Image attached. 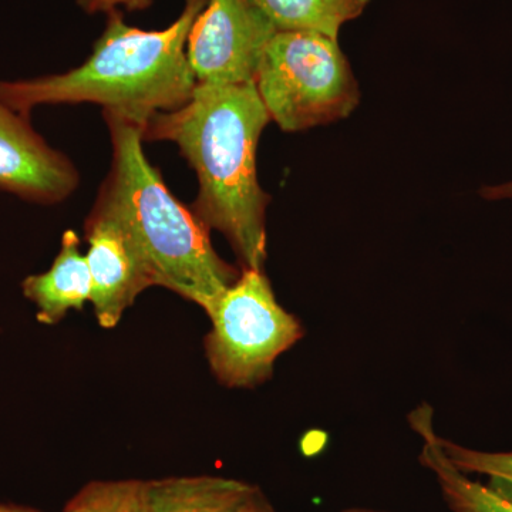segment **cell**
I'll list each match as a JSON object with an SVG mask.
<instances>
[{
	"label": "cell",
	"instance_id": "cell-1",
	"mask_svg": "<svg viewBox=\"0 0 512 512\" xmlns=\"http://www.w3.org/2000/svg\"><path fill=\"white\" fill-rule=\"evenodd\" d=\"M271 117L255 82L197 83L192 99L153 117L143 138L173 141L197 173L200 190L192 212L217 229L241 269L264 271L266 194L256 174V148Z\"/></svg>",
	"mask_w": 512,
	"mask_h": 512
},
{
	"label": "cell",
	"instance_id": "cell-2",
	"mask_svg": "<svg viewBox=\"0 0 512 512\" xmlns=\"http://www.w3.org/2000/svg\"><path fill=\"white\" fill-rule=\"evenodd\" d=\"M207 3L187 0L180 18L164 30L131 28L114 10L86 63L63 74L0 82V99L25 117L43 104L96 103L144 133L156 114L192 99L198 82L185 49Z\"/></svg>",
	"mask_w": 512,
	"mask_h": 512
},
{
	"label": "cell",
	"instance_id": "cell-3",
	"mask_svg": "<svg viewBox=\"0 0 512 512\" xmlns=\"http://www.w3.org/2000/svg\"><path fill=\"white\" fill-rule=\"evenodd\" d=\"M103 116L113 160L94 210L110 215L130 235L156 286L194 302L208 315L241 269L217 254L210 229L165 187L144 154L143 130L110 111Z\"/></svg>",
	"mask_w": 512,
	"mask_h": 512
},
{
	"label": "cell",
	"instance_id": "cell-4",
	"mask_svg": "<svg viewBox=\"0 0 512 512\" xmlns=\"http://www.w3.org/2000/svg\"><path fill=\"white\" fill-rule=\"evenodd\" d=\"M272 121L286 133L348 119L360 103L355 73L339 40L315 32H278L255 77Z\"/></svg>",
	"mask_w": 512,
	"mask_h": 512
},
{
	"label": "cell",
	"instance_id": "cell-5",
	"mask_svg": "<svg viewBox=\"0 0 512 512\" xmlns=\"http://www.w3.org/2000/svg\"><path fill=\"white\" fill-rule=\"evenodd\" d=\"M205 356L227 389H255L274 375L275 363L305 336L301 320L278 302L264 271L241 269L208 313Z\"/></svg>",
	"mask_w": 512,
	"mask_h": 512
},
{
	"label": "cell",
	"instance_id": "cell-6",
	"mask_svg": "<svg viewBox=\"0 0 512 512\" xmlns=\"http://www.w3.org/2000/svg\"><path fill=\"white\" fill-rule=\"evenodd\" d=\"M276 33L256 0H208L187 42L195 79L217 86L255 82L266 46Z\"/></svg>",
	"mask_w": 512,
	"mask_h": 512
},
{
	"label": "cell",
	"instance_id": "cell-7",
	"mask_svg": "<svg viewBox=\"0 0 512 512\" xmlns=\"http://www.w3.org/2000/svg\"><path fill=\"white\" fill-rule=\"evenodd\" d=\"M86 241L90 302L101 328L113 329L138 295L156 286V281L140 249L110 215L93 208L86 221Z\"/></svg>",
	"mask_w": 512,
	"mask_h": 512
},
{
	"label": "cell",
	"instance_id": "cell-8",
	"mask_svg": "<svg viewBox=\"0 0 512 512\" xmlns=\"http://www.w3.org/2000/svg\"><path fill=\"white\" fill-rule=\"evenodd\" d=\"M79 183L72 161L0 99V190L50 205L70 197Z\"/></svg>",
	"mask_w": 512,
	"mask_h": 512
},
{
	"label": "cell",
	"instance_id": "cell-9",
	"mask_svg": "<svg viewBox=\"0 0 512 512\" xmlns=\"http://www.w3.org/2000/svg\"><path fill=\"white\" fill-rule=\"evenodd\" d=\"M433 409L423 403L409 416L410 427L421 439L419 460L439 485L451 512H512V484L478 481L458 470L444 454L434 429Z\"/></svg>",
	"mask_w": 512,
	"mask_h": 512
},
{
	"label": "cell",
	"instance_id": "cell-10",
	"mask_svg": "<svg viewBox=\"0 0 512 512\" xmlns=\"http://www.w3.org/2000/svg\"><path fill=\"white\" fill-rule=\"evenodd\" d=\"M146 493L153 512H256L268 504L256 485L217 476L150 480Z\"/></svg>",
	"mask_w": 512,
	"mask_h": 512
},
{
	"label": "cell",
	"instance_id": "cell-11",
	"mask_svg": "<svg viewBox=\"0 0 512 512\" xmlns=\"http://www.w3.org/2000/svg\"><path fill=\"white\" fill-rule=\"evenodd\" d=\"M23 295L35 303L37 320L56 325L70 311H82L92 298V275L80 238L73 229L64 232L62 248L49 271L30 275L22 282Z\"/></svg>",
	"mask_w": 512,
	"mask_h": 512
},
{
	"label": "cell",
	"instance_id": "cell-12",
	"mask_svg": "<svg viewBox=\"0 0 512 512\" xmlns=\"http://www.w3.org/2000/svg\"><path fill=\"white\" fill-rule=\"evenodd\" d=\"M278 32H315L339 40L372 0H256Z\"/></svg>",
	"mask_w": 512,
	"mask_h": 512
},
{
	"label": "cell",
	"instance_id": "cell-13",
	"mask_svg": "<svg viewBox=\"0 0 512 512\" xmlns=\"http://www.w3.org/2000/svg\"><path fill=\"white\" fill-rule=\"evenodd\" d=\"M439 441L451 464L468 476H480L495 483L512 484V450H477L461 446L441 436Z\"/></svg>",
	"mask_w": 512,
	"mask_h": 512
},
{
	"label": "cell",
	"instance_id": "cell-14",
	"mask_svg": "<svg viewBox=\"0 0 512 512\" xmlns=\"http://www.w3.org/2000/svg\"><path fill=\"white\" fill-rule=\"evenodd\" d=\"M123 480L93 481L83 487L64 512H117Z\"/></svg>",
	"mask_w": 512,
	"mask_h": 512
},
{
	"label": "cell",
	"instance_id": "cell-15",
	"mask_svg": "<svg viewBox=\"0 0 512 512\" xmlns=\"http://www.w3.org/2000/svg\"><path fill=\"white\" fill-rule=\"evenodd\" d=\"M117 512H153L147 500L146 481L123 480Z\"/></svg>",
	"mask_w": 512,
	"mask_h": 512
},
{
	"label": "cell",
	"instance_id": "cell-16",
	"mask_svg": "<svg viewBox=\"0 0 512 512\" xmlns=\"http://www.w3.org/2000/svg\"><path fill=\"white\" fill-rule=\"evenodd\" d=\"M80 8L89 13L114 12L119 6L128 10H141L150 6L151 0H77Z\"/></svg>",
	"mask_w": 512,
	"mask_h": 512
},
{
	"label": "cell",
	"instance_id": "cell-17",
	"mask_svg": "<svg viewBox=\"0 0 512 512\" xmlns=\"http://www.w3.org/2000/svg\"><path fill=\"white\" fill-rule=\"evenodd\" d=\"M478 195L485 201H512V180L505 183L484 185Z\"/></svg>",
	"mask_w": 512,
	"mask_h": 512
},
{
	"label": "cell",
	"instance_id": "cell-18",
	"mask_svg": "<svg viewBox=\"0 0 512 512\" xmlns=\"http://www.w3.org/2000/svg\"><path fill=\"white\" fill-rule=\"evenodd\" d=\"M0 512H39L33 510H26V508L9 507V505H0Z\"/></svg>",
	"mask_w": 512,
	"mask_h": 512
},
{
	"label": "cell",
	"instance_id": "cell-19",
	"mask_svg": "<svg viewBox=\"0 0 512 512\" xmlns=\"http://www.w3.org/2000/svg\"><path fill=\"white\" fill-rule=\"evenodd\" d=\"M340 512H390V511L373 510V508L353 507V508H346V510H343Z\"/></svg>",
	"mask_w": 512,
	"mask_h": 512
},
{
	"label": "cell",
	"instance_id": "cell-20",
	"mask_svg": "<svg viewBox=\"0 0 512 512\" xmlns=\"http://www.w3.org/2000/svg\"><path fill=\"white\" fill-rule=\"evenodd\" d=\"M256 512H276V511L274 510V507H272V505L268 503V504H265L264 507L261 508V510H258Z\"/></svg>",
	"mask_w": 512,
	"mask_h": 512
}]
</instances>
